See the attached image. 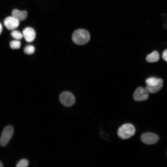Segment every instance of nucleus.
I'll list each match as a JSON object with an SVG mask.
<instances>
[{"instance_id": "f257e3e1", "label": "nucleus", "mask_w": 167, "mask_h": 167, "mask_svg": "<svg viewBox=\"0 0 167 167\" xmlns=\"http://www.w3.org/2000/svg\"><path fill=\"white\" fill-rule=\"evenodd\" d=\"M90 39V35L86 30L79 29L73 33L72 39L73 42L78 45H83L87 44Z\"/></svg>"}, {"instance_id": "f03ea898", "label": "nucleus", "mask_w": 167, "mask_h": 167, "mask_svg": "<svg viewBox=\"0 0 167 167\" xmlns=\"http://www.w3.org/2000/svg\"><path fill=\"white\" fill-rule=\"evenodd\" d=\"M135 131V128L133 125L130 123H126L119 127L117 134L120 139H126L133 136Z\"/></svg>"}, {"instance_id": "7ed1b4c3", "label": "nucleus", "mask_w": 167, "mask_h": 167, "mask_svg": "<svg viewBox=\"0 0 167 167\" xmlns=\"http://www.w3.org/2000/svg\"><path fill=\"white\" fill-rule=\"evenodd\" d=\"M14 132L13 127L8 126L3 129L0 139V145L2 147L6 145L11 138Z\"/></svg>"}, {"instance_id": "20e7f679", "label": "nucleus", "mask_w": 167, "mask_h": 167, "mask_svg": "<svg viewBox=\"0 0 167 167\" xmlns=\"http://www.w3.org/2000/svg\"><path fill=\"white\" fill-rule=\"evenodd\" d=\"M59 99L63 105L67 107L71 106L75 102L74 96L69 92H64L62 93L59 96Z\"/></svg>"}, {"instance_id": "39448f33", "label": "nucleus", "mask_w": 167, "mask_h": 167, "mask_svg": "<svg viewBox=\"0 0 167 167\" xmlns=\"http://www.w3.org/2000/svg\"><path fill=\"white\" fill-rule=\"evenodd\" d=\"M148 92L145 88L139 87L135 90L133 95V99L136 101H143L148 98Z\"/></svg>"}, {"instance_id": "423d86ee", "label": "nucleus", "mask_w": 167, "mask_h": 167, "mask_svg": "<svg viewBox=\"0 0 167 167\" xmlns=\"http://www.w3.org/2000/svg\"><path fill=\"white\" fill-rule=\"evenodd\" d=\"M141 139L144 143L147 144H152L156 143L159 140L158 136L156 134L150 132L143 134Z\"/></svg>"}, {"instance_id": "0eeeda50", "label": "nucleus", "mask_w": 167, "mask_h": 167, "mask_svg": "<svg viewBox=\"0 0 167 167\" xmlns=\"http://www.w3.org/2000/svg\"><path fill=\"white\" fill-rule=\"evenodd\" d=\"M3 23L5 27L9 30H13L19 25V21L12 16L6 18Z\"/></svg>"}, {"instance_id": "6e6552de", "label": "nucleus", "mask_w": 167, "mask_h": 167, "mask_svg": "<svg viewBox=\"0 0 167 167\" xmlns=\"http://www.w3.org/2000/svg\"><path fill=\"white\" fill-rule=\"evenodd\" d=\"M23 35L25 41L28 42L33 41L36 37V32L34 30L29 27L26 28L24 29Z\"/></svg>"}, {"instance_id": "1a4fd4ad", "label": "nucleus", "mask_w": 167, "mask_h": 167, "mask_svg": "<svg viewBox=\"0 0 167 167\" xmlns=\"http://www.w3.org/2000/svg\"><path fill=\"white\" fill-rule=\"evenodd\" d=\"M158 81L155 84L152 86L147 85L145 87V89L150 93H154L159 91L162 88L163 84V80L161 78H158Z\"/></svg>"}, {"instance_id": "9d476101", "label": "nucleus", "mask_w": 167, "mask_h": 167, "mask_svg": "<svg viewBox=\"0 0 167 167\" xmlns=\"http://www.w3.org/2000/svg\"><path fill=\"white\" fill-rule=\"evenodd\" d=\"M11 14L12 16L19 21L25 19L28 13L26 11H20L17 9H14L12 11Z\"/></svg>"}, {"instance_id": "9b49d317", "label": "nucleus", "mask_w": 167, "mask_h": 167, "mask_svg": "<svg viewBox=\"0 0 167 167\" xmlns=\"http://www.w3.org/2000/svg\"><path fill=\"white\" fill-rule=\"evenodd\" d=\"M159 55L156 51H154L151 54L147 55L146 61L148 62H154L158 61L159 59Z\"/></svg>"}, {"instance_id": "f8f14e48", "label": "nucleus", "mask_w": 167, "mask_h": 167, "mask_svg": "<svg viewBox=\"0 0 167 167\" xmlns=\"http://www.w3.org/2000/svg\"><path fill=\"white\" fill-rule=\"evenodd\" d=\"M10 46L12 49H18L20 47L21 42L18 40L12 41L10 42Z\"/></svg>"}, {"instance_id": "ddd939ff", "label": "nucleus", "mask_w": 167, "mask_h": 167, "mask_svg": "<svg viewBox=\"0 0 167 167\" xmlns=\"http://www.w3.org/2000/svg\"><path fill=\"white\" fill-rule=\"evenodd\" d=\"M158 79L156 77H151L147 79L145 82L147 85L152 86L156 84L158 81Z\"/></svg>"}, {"instance_id": "4468645a", "label": "nucleus", "mask_w": 167, "mask_h": 167, "mask_svg": "<svg viewBox=\"0 0 167 167\" xmlns=\"http://www.w3.org/2000/svg\"><path fill=\"white\" fill-rule=\"evenodd\" d=\"M11 36L15 39L19 40L21 39L23 37V35L19 31L14 30L11 33Z\"/></svg>"}, {"instance_id": "2eb2a0df", "label": "nucleus", "mask_w": 167, "mask_h": 167, "mask_svg": "<svg viewBox=\"0 0 167 167\" xmlns=\"http://www.w3.org/2000/svg\"><path fill=\"white\" fill-rule=\"evenodd\" d=\"M35 51V48L33 46L29 45L26 46L24 49V52L26 54H33Z\"/></svg>"}, {"instance_id": "dca6fc26", "label": "nucleus", "mask_w": 167, "mask_h": 167, "mask_svg": "<svg viewBox=\"0 0 167 167\" xmlns=\"http://www.w3.org/2000/svg\"><path fill=\"white\" fill-rule=\"evenodd\" d=\"M29 164L28 161L26 159H23L19 161L17 164V167H26Z\"/></svg>"}, {"instance_id": "f3484780", "label": "nucleus", "mask_w": 167, "mask_h": 167, "mask_svg": "<svg viewBox=\"0 0 167 167\" xmlns=\"http://www.w3.org/2000/svg\"><path fill=\"white\" fill-rule=\"evenodd\" d=\"M162 57L164 60L167 62V49L165 50L163 52Z\"/></svg>"}, {"instance_id": "a211bd4d", "label": "nucleus", "mask_w": 167, "mask_h": 167, "mask_svg": "<svg viewBox=\"0 0 167 167\" xmlns=\"http://www.w3.org/2000/svg\"><path fill=\"white\" fill-rule=\"evenodd\" d=\"M2 30V24L0 23V34H1Z\"/></svg>"}, {"instance_id": "6ab92c4d", "label": "nucleus", "mask_w": 167, "mask_h": 167, "mask_svg": "<svg viewBox=\"0 0 167 167\" xmlns=\"http://www.w3.org/2000/svg\"><path fill=\"white\" fill-rule=\"evenodd\" d=\"M3 166L2 163L0 161V167H2Z\"/></svg>"}]
</instances>
